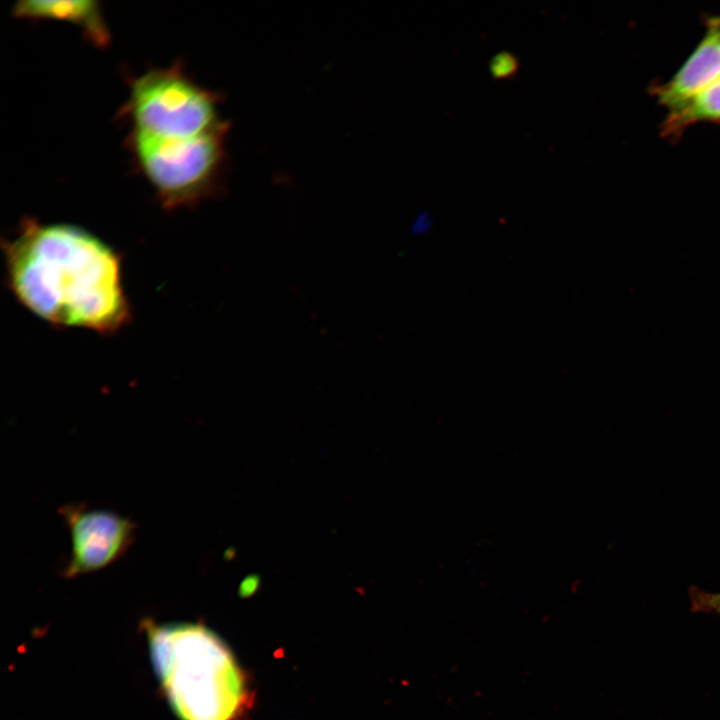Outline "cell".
<instances>
[{
    "instance_id": "4",
    "label": "cell",
    "mask_w": 720,
    "mask_h": 720,
    "mask_svg": "<svg viewBox=\"0 0 720 720\" xmlns=\"http://www.w3.org/2000/svg\"><path fill=\"white\" fill-rule=\"evenodd\" d=\"M71 536V556L63 575L75 577L105 568L121 558L135 538L136 525L117 513L89 509L84 504L63 505Z\"/></svg>"
},
{
    "instance_id": "1",
    "label": "cell",
    "mask_w": 720,
    "mask_h": 720,
    "mask_svg": "<svg viewBox=\"0 0 720 720\" xmlns=\"http://www.w3.org/2000/svg\"><path fill=\"white\" fill-rule=\"evenodd\" d=\"M3 251L9 288L39 318L101 334L130 320L120 257L93 233L25 219Z\"/></svg>"
},
{
    "instance_id": "7",
    "label": "cell",
    "mask_w": 720,
    "mask_h": 720,
    "mask_svg": "<svg viewBox=\"0 0 720 720\" xmlns=\"http://www.w3.org/2000/svg\"><path fill=\"white\" fill-rule=\"evenodd\" d=\"M489 71L494 80H510L519 71V59L509 51H501L490 59Z\"/></svg>"
},
{
    "instance_id": "6",
    "label": "cell",
    "mask_w": 720,
    "mask_h": 720,
    "mask_svg": "<svg viewBox=\"0 0 720 720\" xmlns=\"http://www.w3.org/2000/svg\"><path fill=\"white\" fill-rule=\"evenodd\" d=\"M698 123H720V73L707 88L667 112L662 126L663 134L677 136Z\"/></svg>"
},
{
    "instance_id": "3",
    "label": "cell",
    "mask_w": 720,
    "mask_h": 720,
    "mask_svg": "<svg viewBox=\"0 0 720 720\" xmlns=\"http://www.w3.org/2000/svg\"><path fill=\"white\" fill-rule=\"evenodd\" d=\"M122 114L128 135L157 140H185L229 125L219 113L216 94L201 87L179 64L153 68L130 81Z\"/></svg>"
},
{
    "instance_id": "5",
    "label": "cell",
    "mask_w": 720,
    "mask_h": 720,
    "mask_svg": "<svg viewBox=\"0 0 720 720\" xmlns=\"http://www.w3.org/2000/svg\"><path fill=\"white\" fill-rule=\"evenodd\" d=\"M12 14L23 19H51L66 21L81 29L94 46L106 47L110 31L102 9L93 0H21L15 3Z\"/></svg>"
},
{
    "instance_id": "8",
    "label": "cell",
    "mask_w": 720,
    "mask_h": 720,
    "mask_svg": "<svg viewBox=\"0 0 720 720\" xmlns=\"http://www.w3.org/2000/svg\"><path fill=\"white\" fill-rule=\"evenodd\" d=\"M689 598L693 611L720 615V592H707L697 587H691Z\"/></svg>"
},
{
    "instance_id": "2",
    "label": "cell",
    "mask_w": 720,
    "mask_h": 720,
    "mask_svg": "<svg viewBox=\"0 0 720 720\" xmlns=\"http://www.w3.org/2000/svg\"><path fill=\"white\" fill-rule=\"evenodd\" d=\"M153 669L180 720H241L255 689L229 646L199 623H144Z\"/></svg>"
},
{
    "instance_id": "9",
    "label": "cell",
    "mask_w": 720,
    "mask_h": 720,
    "mask_svg": "<svg viewBox=\"0 0 720 720\" xmlns=\"http://www.w3.org/2000/svg\"><path fill=\"white\" fill-rule=\"evenodd\" d=\"M260 585L259 578L255 575L246 577L240 584L239 592L243 597L254 594Z\"/></svg>"
}]
</instances>
